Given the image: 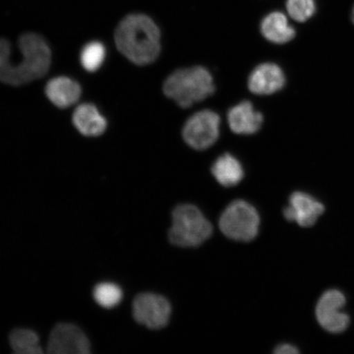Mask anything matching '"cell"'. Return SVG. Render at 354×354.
Segmentation results:
<instances>
[{"instance_id":"2e32d148","label":"cell","mask_w":354,"mask_h":354,"mask_svg":"<svg viewBox=\"0 0 354 354\" xmlns=\"http://www.w3.org/2000/svg\"><path fill=\"white\" fill-rule=\"evenodd\" d=\"M212 174L216 180L225 187H232L243 178L241 163L232 154L221 155L212 167Z\"/></svg>"},{"instance_id":"7402d4cb","label":"cell","mask_w":354,"mask_h":354,"mask_svg":"<svg viewBox=\"0 0 354 354\" xmlns=\"http://www.w3.org/2000/svg\"><path fill=\"white\" fill-rule=\"evenodd\" d=\"M351 19H352L353 24H354V6H353V10H352Z\"/></svg>"},{"instance_id":"9c48e42d","label":"cell","mask_w":354,"mask_h":354,"mask_svg":"<svg viewBox=\"0 0 354 354\" xmlns=\"http://www.w3.org/2000/svg\"><path fill=\"white\" fill-rule=\"evenodd\" d=\"M90 349L86 335L73 324H57L48 339V353L52 354H88Z\"/></svg>"},{"instance_id":"ffe728a7","label":"cell","mask_w":354,"mask_h":354,"mask_svg":"<svg viewBox=\"0 0 354 354\" xmlns=\"http://www.w3.org/2000/svg\"><path fill=\"white\" fill-rule=\"evenodd\" d=\"M286 10L292 19L307 21L316 12L315 0H286Z\"/></svg>"},{"instance_id":"7a4b0ae2","label":"cell","mask_w":354,"mask_h":354,"mask_svg":"<svg viewBox=\"0 0 354 354\" xmlns=\"http://www.w3.org/2000/svg\"><path fill=\"white\" fill-rule=\"evenodd\" d=\"M118 50L136 65H148L161 51V32L152 19L141 13L127 15L114 35Z\"/></svg>"},{"instance_id":"6da1fadb","label":"cell","mask_w":354,"mask_h":354,"mask_svg":"<svg viewBox=\"0 0 354 354\" xmlns=\"http://www.w3.org/2000/svg\"><path fill=\"white\" fill-rule=\"evenodd\" d=\"M17 47L21 55L13 59L10 43L0 39V82L17 86L43 77L51 64L46 39L38 34L26 33L21 35Z\"/></svg>"},{"instance_id":"ba28073f","label":"cell","mask_w":354,"mask_h":354,"mask_svg":"<svg viewBox=\"0 0 354 354\" xmlns=\"http://www.w3.org/2000/svg\"><path fill=\"white\" fill-rule=\"evenodd\" d=\"M345 304L346 299L339 290H327L322 295L317 305L316 315L323 328L334 334L342 333L348 328L349 317L342 311Z\"/></svg>"},{"instance_id":"8fae6325","label":"cell","mask_w":354,"mask_h":354,"mask_svg":"<svg viewBox=\"0 0 354 354\" xmlns=\"http://www.w3.org/2000/svg\"><path fill=\"white\" fill-rule=\"evenodd\" d=\"M285 84V74L280 66L266 63L256 66L251 73L248 86L254 95H269L281 91Z\"/></svg>"},{"instance_id":"277c9868","label":"cell","mask_w":354,"mask_h":354,"mask_svg":"<svg viewBox=\"0 0 354 354\" xmlns=\"http://www.w3.org/2000/svg\"><path fill=\"white\" fill-rule=\"evenodd\" d=\"M212 224L192 205L177 206L172 212L170 241L179 247H196L211 236Z\"/></svg>"},{"instance_id":"3957f363","label":"cell","mask_w":354,"mask_h":354,"mask_svg":"<svg viewBox=\"0 0 354 354\" xmlns=\"http://www.w3.org/2000/svg\"><path fill=\"white\" fill-rule=\"evenodd\" d=\"M163 92L180 107L187 109L214 94V78L201 66L178 69L167 78Z\"/></svg>"},{"instance_id":"5bb4252c","label":"cell","mask_w":354,"mask_h":354,"mask_svg":"<svg viewBox=\"0 0 354 354\" xmlns=\"http://www.w3.org/2000/svg\"><path fill=\"white\" fill-rule=\"evenodd\" d=\"M261 32L268 41L284 44L295 37L296 32L289 24L287 17L281 12H272L261 22Z\"/></svg>"},{"instance_id":"9a60e30c","label":"cell","mask_w":354,"mask_h":354,"mask_svg":"<svg viewBox=\"0 0 354 354\" xmlns=\"http://www.w3.org/2000/svg\"><path fill=\"white\" fill-rule=\"evenodd\" d=\"M73 122L77 129L86 136H98L105 131L107 122L95 106L84 104L74 111Z\"/></svg>"},{"instance_id":"52a82bcc","label":"cell","mask_w":354,"mask_h":354,"mask_svg":"<svg viewBox=\"0 0 354 354\" xmlns=\"http://www.w3.org/2000/svg\"><path fill=\"white\" fill-rule=\"evenodd\" d=\"M171 313L169 302L161 295L140 294L133 303V316L136 321L149 329L165 327L169 322Z\"/></svg>"},{"instance_id":"30bf717a","label":"cell","mask_w":354,"mask_h":354,"mask_svg":"<svg viewBox=\"0 0 354 354\" xmlns=\"http://www.w3.org/2000/svg\"><path fill=\"white\" fill-rule=\"evenodd\" d=\"M324 211V205L308 194L295 192L283 214L288 221H296L300 227H309L316 223Z\"/></svg>"},{"instance_id":"5b68a950","label":"cell","mask_w":354,"mask_h":354,"mask_svg":"<svg viewBox=\"0 0 354 354\" xmlns=\"http://www.w3.org/2000/svg\"><path fill=\"white\" fill-rule=\"evenodd\" d=\"M260 218L253 206L236 201L223 212L219 220L221 232L232 240L250 242L258 236Z\"/></svg>"},{"instance_id":"ac0fdd59","label":"cell","mask_w":354,"mask_h":354,"mask_svg":"<svg viewBox=\"0 0 354 354\" xmlns=\"http://www.w3.org/2000/svg\"><path fill=\"white\" fill-rule=\"evenodd\" d=\"M106 55L105 48L100 42H91L83 48L81 63L88 72L94 73L103 64Z\"/></svg>"},{"instance_id":"44dd1931","label":"cell","mask_w":354,"mask_h":354,"mask_svg":"<svg viewBox=\"0 0 354 354\" xmlns=\"http://www.w3.org/2000/svg\"><path fill=\"white\" fill-rule=\"evenodd\" d=\"M274 353L277 354H297L299 353L298 348L293 345L285 344L279 345Z\"/></svg>"},{"instance_id":"e0dca14e","label":"cell","mask_w":354,"mask_h":354,"mask_svg":"<svg viewBox=\"0 0 354 354\" xmlns=\"http://www.w3.org/2000/svg\"><path fill=\"white\" fill-rule=\"evenodd\" d=\"M12 351L17 354H39L43 351L39 344L38 335L26 329L13 330L10 336Z\"/></svg>"},{"instance_id":"7c38bea8","label":"cell","mask_w":354,"mask_h":354,"mask_svg":"<svg viewBox=\"0 0 354 354\" xmlns=\"http://www.w3.org/2000/svg\"><path fill=\"white\" fill-rule=\"evenodd\" d=\"M227 121L230 128L236 134L252 135L262 127L263 116L254 109L250 101H243L229 110Z\"/></svg>"},{"instance_id":"8992f818","label":"cell","mask_w":354,"mask_h":354,"mask_svg":"<svg viewBox=\"0 0 354 354\" xmlns=\"http://www.w3.org/2000/svg\"><path fill=\"white\" fill-rule=\"evenodd\" d=\"M221 118L211 110H202L194 113L185 123L183 139L190 147L205 150L218 140L220 134Z\"/></svg>"},{"instance_id":"4fadbf2b","label":"cell","mask_w":354,"mask_h":354,"mask_svg":"<svg viewBox=\"0 0 354 354\" xmlns=\"http://www.w3.org/2000/svg\"><path fill=\"white\" fill-rule=\"evenodd\" d=\"M46 94L57 107L65 109L77 103L81 96L82 90L79 84L73 80L59 77L48 82Z\"/></svg>"},{"instance_id":"d6986e66","label":"cell","mask_w":354,"mask_h":354,"mask_svg":"<svg viewBox=\"0 0 354 354\" xmlns=\"http://www.w3.org/2000/svg\"><path fill=\"white\" fill-rule=\"evenodd\" d=\"M94 298L100 306L111 308L120 303L122 292L120 287L113 283H101L95 288Z\"/></svg>"}]
</instances>
